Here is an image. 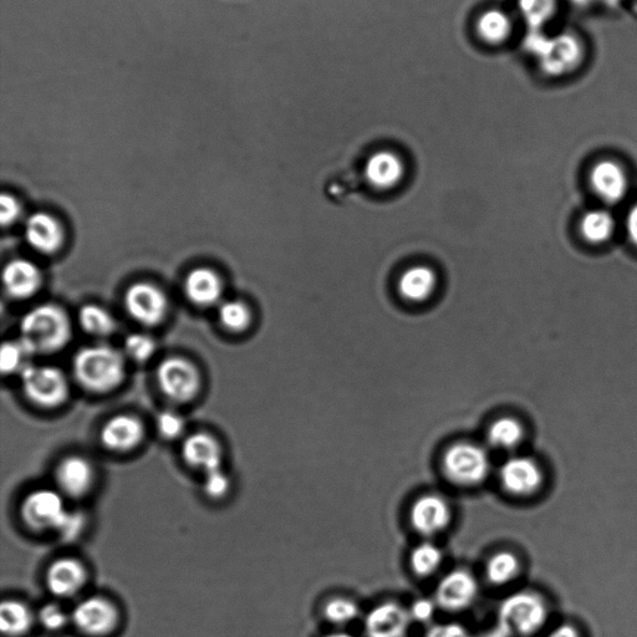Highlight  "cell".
<instances>
[{"instance_id": "cell-1", "label": "cell", "mask_w": 637, "mask_h": 637, "mask_svg": "<svg viewBox=\"0 0 637 637\" xmlns=\"http://www.w3.org/2000/svg\"><path fill=\"white\" fill-rule=\"evenodd\" d=\"M527 50L535 56L539 69L552 79H564L577 73L586 59L582 39L572 32L545 34L544 30H529Z\"/></svg>"}, {"instance_id": "cell-2", "label": "cell", "mask_w": 637, "mask_h": 637, "mask_svg": "<svg viewBox=\"0 0 637 637\" xmlns=\"http://www.w3.org/2000/svg\"><path fill=\"white\" fill-rule=\"evenodd\" d=\"M70 339L68 314L58 305H38L20 321V341L33 355L56 353L64 349Z\"/></svg>"}, {"instance_id": "cell-3", "label": "cell", "mask_w": 637, "mask_h": 637, "mask_svg": "<svg viewBox=\"0 0 637 637\" xmlns=\"http://www.w3.org/2000/svg\"><path fill=\"white\" fill-rule=\"evenodd\" d=\"M73 369L84 389L103 394L116 389L124 380L125 359L111 346H88L75 355Z\"/></svg>"}, {"instance_id": "cell-4", "label": "cell", "mask_w": 637, "mask_h": 637, "mask_svg": "<svg viewBox=\"0 0 637 637\" xmlns=\"http://www.w3.org/2000/svg\"><path fill=\"white\" fill-rule=\"evenodd\" d=\"M547 618V605L537 593L519 591L499 606L498 628L509 637H528L538 633Z\"/></svg>"}, {"instance_id": "cell-5", "label": "cell", "mask_w": 637, "mask_h": 637, "mask_svg": "<svg viewBox=\"0 0 637 637\" xmlns=\"http://www.w3.org/2000/svg\"><path fill=\"white\" fill-rule=\"evenodd\" d=\"M442 468L452 483L473 487L482 483L491 471V461L483 447L472 442H457L447 448Z\"/></svg>"}, {"instance_id": "cell-6", "label": "cell", "mask_w": 637, "mask_h": 637, "mask_svg": "<svg viewBox=\"0 0 637 637\" xmlns=\"http://www.w3.org/2000/svg\"><path fill=\"white\" fill-rule=\"evenodd\" d=\"M20 376L25 395L39 406H59L69 395L68 380L64 372L53 366L30 364Z\"/></svg>"}, {"instance_id": "cell-7", "label": "cell", "mask_w": 637, "mask_h": 637, "mask_svg": "<svg viewBox=\"0 0 637 637\" xmlns=\"http://www.w3.org/2000/svg\"><path fill=\"white\" fill-rule=\"evenodd\" d=\"M157 382L162 394L175 402L191 401L201 387V376L195 365L186 359L163 360L157 369Z\"/></svg>"}, {"instance_id": "cell-8", "label": "cell", "mask_w": 637, "mask_h": 637, "mask_svg": "<svg viewBox=\"0 0 637 637\" xmlns=\"http://www.w3.org/2000/svg\"><path fill=\"white\" fill-rule=\"evenodd\" d=\"M125 307L132 319L145 326L162 323L168 312V299L155 284H132L125 294Z\"/></svg>"}, {"instance_id": "cell-9", "label": "cell", "mask_w": 637, "mask_h": 637, "mask_svg": "<svg viewBox=\"0 0 637 637\" xmlns=\"http://www.w3.org/2000/svg\"><path fill=\"white\" fill-rule=\"evenodd\" d=\"M68 512L60 494L50 489H39L29 494L22 507L25 523L37 531L54 529L58 532Z\"/></svg>"}, {"instance_id": "cell-10", "label": "cell", "mask_w": 637, "mask_h": 637, "mask_svg": "<svg viewBox=\"0 0 637 637\" xmlns=\"http://www.w3.org/2000/svg\"><path fill=\"white\" fill-rule=\"evenodd\" d=\"M479 591L477 579L465 569L452 570L442 578L436 589L438 608L451 613L470 608L475 603Z\"/></svg>"}, {"instance_id": "cell-11", "label": "cell", "mask_w": 637, "mask_h": 637, "mask_svg": "<svg viewBox=\"0 0 637 637\" xmlns=\"http://www.w3.org/2000/svg\"><path fill=\"white\" fill-rule=\"evenodd\" d=\"M591 190L606 205H618L625 200L630 190L628 172L614 160H601L591 167L589 173Z\"/></svg>"}, {"instance_id": "cell-12", "label": "cell", "mask_w": 637, "mask_h": 637, "mask_svg": "<svg viewBox=\"0 0 637 637\" xmlns=\"http://www.w3.org/2000/svg\"><path fill=\"white\" fill-rule=\"evenodd\" d=\"M452 511L445 498L426 494L416 499L410 509V522L415 531L425 537H433L450 526Z\"/></svg>"}, {"instance_id": "cell-13", "label": "cell", "mask_w": 637, "mask_h": 637, "mask_svg": "<svg viewBox=\"0 0 637 637\" xmlns=\"http://www.w3.org/2000/svg\"><path fill=\"white\" fill-rule=\"evenodd\" d=\"M499 479L502 487L512 496L528 497L542 487L543 473L532 458L512 457L503 463Z\"/></svg>"}, {"instance_id": "cell-14", "label": "cell", "mask_w": 637, "mask_h": 637, "mask_svg": "<svg viewBox=\"0 0 637 637\" xmlns=\"http://www.w3.org/2000/svg\"><path fill=\"white\" fill-rule=\"evenodd\" d=\"M71 619L81 633L104 636L116 628L119 615L109 601L103 598H90L76 605Z\"/></svg>"}, {"instance_id": "cell-15", "label": "cell", "mask_w": 637, "mask_h": 637, "mask_svg": "<svg viewBox=\"0 0 637 637\" xmlns=\"http://www.w3.org/2000/svg\"><path fill=\"white\" fill-rule=\"evenodd\" d=\"M409 610L395 601H385L366 615L368 637H406L411 623Z\"/></svg>"}, {"instance_id": "cell-16", "label": "cell", "mask_w": 637, "mask_h": 637, "mask_svg": "<svg viewBox=\"0 0 637 637\" xmlns=\"http://www.w3.org/2000/svg\"><path fill=\"white\" fill-rule=\"evenodd\" d=\"M25 241L42 254L58 252L64 242L63 227L52 214L35 212L24 224Z\"/></svg>"}, {"instance_id": "cell-17", "label": "cell", "mask_w": 637, "mask_h": 637, "mask_svg": "<svg viewBox=\"0 0 637 637\" xmlns=\"http://www.w3.org/2000/svg\"><path fill=\"white\" fill-rule=\"evenodd\" d=\"M3 283L10 297L28 299L42 287V272L28 259H13L4 268Z\"/></svg>"}, {"instance_id": "cell-18", "label": "cell", "mask_w": 637, "mask_h": 637, "mask_svg": "<svg viewBox=\"0 0 637 637\" xmlns=\"http://www.w3.org/2000/svg\"><path fill=\"white\" fill-rule=\"evenodd\" d=\"M365 176L376 190H392L405 176V163L395 152L379 151L366 162Z\"/></svg>"}, {"instance_id": "cell-19", "label": "cell", "mask_w": 637, "mask_h": 637, "mask_svg": "<svg viewBox=\"0 0 637 637\" xmlns=\"http://www.w3.org/2000/svg\"><path fill=\"white\" fill-rule=\"evenodd\" d=\"M56 482L65 494L79 498L88 493L94 481L93 466L83 457L71 456L56 468Z\"/></svg>"}, {"instance_id": "cell-20", "label": "cell", "mask_w": 637, "mask_h": 637, "mask_svg": "<svg viewBox=\"0 0 637 637\" xmlns=\"http://www.w3.org/2000/svg\"><path fill=\"white\" fill-rule=\"evenodd\" d=\"M144 437V427L135 417L119 415L106 422L101 431V441L109 450L117 452L130 451Z\"/></svg>"}, {"instance_id": "cell-21", "label": "cell", "mask_w": 637, "mask_h": 637, "mask_svg": "<svg viewBox=\"0 0 637 637\" xmlns=\"http://www.w3.org/2000/svg\"><path fill=\"white\" fill-rule=\"evenodd\" d=\"M182 456L188 465L206 473L221 470L222 452L219 443L207 433H193L182 446Z\"/></svg>"}, {"instance_id": "cell-22", "label": "cell", "mask_w": 637, "mask_h": 637, "mask_svg": "<svg viewBox=\"0 0 637 637\" xmlns=\"http://www.w3.org/2000/svg\"><path fill=\"white\" fill-rule=\"evenodd\" d=\"M86 573L75 559H60L49 568L47 583L50 591L59 598H69L83 588Z\"/></svg>"}, {"instance_id": "cell-23", "label": "cell", "mask_w": 637, "mask_h": 637, "mask_svg": "<svg viewBox=\"0 0 637 637\" xmlns=\"http://www.w3.org/2000/svg\"><path fill=\"white\" fill-rule=\"evenodd\" d=\"M223 284L218 274L210 268H197L188 273L185 293L193 304L210 307L222 297Z\"/></svg>"}, {"instance_id": "cell-24", "label": "cell", "mask_w": 637, "mask_h": 637, "mask_svg": "<svg viewBox=\"0 0 637 637\" xmlns=\"http://www.w3.org/2000/svg\"><path fill=\"white\" fill-rule=\"evenodd\" d=\"M436 287L437 275L430 267H411L400 277V295L412 303L426 302L435 293Z\"/></svg>"}, {"instance_id": "cell-25", "label": "cell", "mask_w": 637, "mask_h": 637, "mask_svg": "<svg viewBox=\"0 0 637 637\" xmlns=\"http://www.w3.org/2000/svg\"><path fill=\"white\" fill-rule=\"evenodd\" d=\"M476 32L483 43L502 45L513 33L512 18L501 9L486 10L477 19Z\"/></svg>"}, {"instance_id": "cell-26", "label": "cell", "mask_w": 637, "mask_h": 637, "mask_svg": "<svg viewBox=\"0 0 637 637\" xmlns=\"http://www.w3.org/2000/svg\"><path fill=\"white\" fill-rule=\"evenodd\" d=\"M615 231V218L604 208L586 212L580 221V233L585 241L591 244H604L610 241Z\"/></svg>"}, {"instance_id": "cell-27", "label": "cell", "mask_w": 637, "mask_h": 637, "mask_svg": "<svg viewBox=\"0 0 637 637\" xmlns=\"http://www.w3.org/2000/svg\"><path fill=\"white\" fill-rule=\"evenodd\" d=\"M524 438V428L513 417H501L488 427L487 440L489 445L498 450L511 451L521 445Z\"/></svg>"}, {"instance_id": "cell-28", "label": "cell", "mask_w": 637, "mask_h": 637, "mask_svg": "<svg viewBox=\"0 0 637 637\" xmlns=\"http://www.w3.org/2000/svg\"><path fill=\"white\" fill-rule=\"evenodd\" d=\"M33 615L23 603L19 601H4L0 608V628L7 636H22L32 628Z\"/></svg>"}, {"instance_id": "cell-29", "label": "cell", "mask_w": 637, "mask_h": 637, "mask_svg": "<svg viewBox=\"0 0 637 637\" xmlns=\"http://www.w3.org/2000/svg\"><path fill=\"white\" fill-rule=\"evenodd\" d=\"M518 9L529 30H544L557 17L558 0H518Z\"/></svg>"}, {"instance_id": "cell-30", "label": "cell", "mask_w": 637, "mask_h": 637, "mask_svg": "<svg viewBox=\"0 0 637 637\" xmlns=\"http://www.w3.org/2000/svg\"><path fill=\"white\" fill-rule=\"evenodd\" d=\"M79 323L86 333L99 336V338L111 335L116 329L114 317L106 309L95 304L85 305L81 308Z\"/></svg>"}, {"instance_id": "cell-31", "label": "cell", "mask_w": 637, "mask_h": 637, "mask_svg": "<svg viewBox=\"0 0 637 637\" xmlns=\"http://www.w3.org/2000/svg\"><path fill=\"white\" fill-rule=\"evenodd\" d=\"M443 553L435 543L424 542L412 550L410 555L411 569L421 578L431 577L440 569Z\"/></svg>"}, {"instance_id": "cell-32", "label": "cell", "mask_w": 637, "mask_h": 637, "mask_svg": "<svg viewBox=\"0 0 637 637\" xmlns=\"http://www.w3.org/2000/svg\"><path fill=\"white\" fill-rule=\"evenodd\" d=\"M519 573V560L516 554L511 552H498L488 560L486 575L489 583L493 585H506L511 583Z\"/></svg>"}, {"instance_id": "cell-33", "label": "cell", "mask_w": 637, "mask_h": 637, "mask_svg": "<svg viewBox=\"0 0 637 637\" xmlns=\"http://www.w3.org/2000/svg\"><path fill=\"white\" fill-rule=\"evenodd\" d=\"M218 317L224 328L241 333L251 324L252 313L241 300H227L219 307Z\"/></svg>"}, {"instance_id": "cell-34", "label": "cell", "mask_w": 637, "mask_h": 637, "mask_svg": "<svg viewBox=\"0 0 637 637\" xmlns=\"http://www.w3.org/2000/svg\"><path fill=\"white\" fill-rule=\"evenodd\" d=\"M32 355L22 341H8L3 344L0 369L3 374H13V372L22 374V371L30 365L28 361Z\"/></svg>"}, {"instance_id": "cell-35", "label": "cell", "mask_w": 637, "mask_h": 637, "mask_svg": "<svg viewBox=\"0 0 637 637\" xmlns=\"http://www.w3.org/2000/svg\"><path fill=\"white\" fill-rule=\"evenodd\" d=\"M359 614V605L354 600L346 598L331 599L324 606L325 619L334 625L344 626L353 623Z\"/></svg>"}, {"instance_id": "cell-36", "label": "cell", "mask_w": 637, "mask_h": 637, "mask_svg": "<svg viewBox=\"0 0 637 637\" xmlns=\"http://www.w3.org/2000/svg\"><path fill=\"white\" fill-rule=\"evenodd\" d=\"M155 340L146 334H131L125 340V353L137 363H145L154 356Z\"/></svg>"}, {"instance_id": "cell-37", "label": "cell", "mask_w": 637, "mask_h": 637, "mask_svg": "<svg viewBox=\"0 0 637 637\" xmlns=\"http://www.w3.org/2000/svg\"><path fill=\"white\" fill-rule=\"evenodd\" d=\"M39 620L45 629L56 631L63 629L64 626L68 624L69 618L65 610L60 608L59 605L48 604L40 610Z\"/></svg>"}, {"instance_id": "cell-38", "label": "cell", "mask_w": 637, "mask_h": 637, "mask_svg": "<svg viewBox=\"0 0 637 637\" xmlns=\"http://www.w3.org/2000/svg\"><path fill=\"white\" fill-rule=\"evenodd\" d=\"M157 427H159V431L163 437L172 440V438L180 436L183 430H185V421H183L182 417L176 414V412L163 411L159 415V419H157Z\"/></svg>"}, {"instance_id": "cell-39", "label": "cell", "mask_w": 637, "mask_h": 637, "mask_svg": "<svg viewBox=\"0 0 637 637\" xmlns=\"http://www.w3.org/2000/svg\"><path fill=\"white\" fill-rule=\"evenodd\" d=\"M20 214H22V206H20L17 198L8 193H3L0 197V222L4 227L12 226L17 222Z\"/></svg>"}, {"instance_id": "cell-40", "label": "cell", "mask_w": 637, "mask_h": 637, "mask_svg": "<svg viewBox=\"0 0 637 637\" xmlns=\"http://www.w3.org/2000/svg\"><path fill=\"white\" fill-rule=\"evenodd\" d=\"M438 605L436 600H431L427 598H421L416 600L414 604L411 605L409 610L410 618L412 621H416V623L426 624L430 623L433 619V616L436 614V609Z\"/></svg>"}, {"instance_id": "cell-41", "label": "cell", "mask_w": 637, "mask_h": 637, "mask_svg": "<svg viewBox=\"0 0 637 637\" xmlns=\"http://www.w3.org/2000/svg\"><path fill=\"white\" fill-rule=\"evenodd\" d=\"M229 479L222 470L207 473L205 492L211 498H222L228 492Z\"/></svg>"}, {"instance_id": "cell-42", "label": "cell", "mask_w": 637, "mask_h": 637, "mask_svg": "<svg viewBox=\"0 0 637 637\" xmlns=\"http://www.w3.org/2000/svg\"><path fill=\"white\" fill-rule=\"evenodd\" d=\"M425 637H472L465 626L457 623H445L431 626Z\"/></svg>"}, {"instance_id": "cell-43", "label": "cell", "mask_w": 637, "mask_h": 637, "mask_svg": "<svg viewBox=\"0 0 637 637\" xmlns=\"http://www.w3.org/2000/svg\"><path fill=\"white\" fill-rule=\"evenodd\" d=\"M85 519L83 514L79 512H68L63 524L59 528V533L64 539H73L83 529Z\"/></svg>"}, {"instance_id": "cell-44", "label": "cell", "mask_w": 637, "mask_h": 637, "mask_svg": "<svg viewBox=\"0 0 637 637\" xmlns=\"http://www.w3.org/2000/svg\"><path fill=\"white\" fill-rule=\"evenodd\" d=\"M625 228L630 242L637 248V202L631 206L628 214H626Z\"/></svg>"}, {"instance_id": "cell-45", "label": "cell", "mask_w": 637, "mask_h": 637, "mask_svg": "<svg viewBox=\"0 0 637 637\" xmlns=\"http://www.w3.org/2000/svg\"><path fill=\"white\" fill-rule=\"evenodd\" d=\"M548 637H580L577 629L570 625H562L555 629Z\"/></svg>"}, {"instance_id": "cell-46", "label": "cell", "mask_w": 637, "mask_h": 637, "mask_svg": "<svg viewBox=\"0 0 637 637\" xmlns=\"http://www.w3.org/2000/svg\"><path fill=\"white\" fill-rule=\"evenodd\" d=\"M479 637H509V636L506 633H504L502 629H499L497 626V629L488 631V633L483 634L482 636H479Z\"/></svg>"}, {"instance_id": "cell-47", "label": "cell", "mask_w": 637, "mask_h": 637, "mask_svg": "<svg viewBox=\"0 0 637 637\" xmlns=\"http://www.w3.org/2000/svg\"><path fill=\"white\" fill-rule=\"evenodd\" d=\"M324 637H355V636L351 635L349 633H344V631H336V633H331V634L326 635Z\"/></svg>"}]
</instances>
